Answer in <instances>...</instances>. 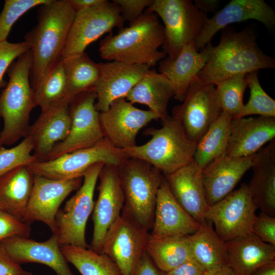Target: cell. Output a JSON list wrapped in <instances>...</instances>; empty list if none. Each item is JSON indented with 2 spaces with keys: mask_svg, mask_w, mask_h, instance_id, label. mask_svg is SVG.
<instances>
[{
  "mask_svg": "<svg viewBox=\"0 0 275 275\" xmlns=\"http://www.w3.org/2000/svg\"><path fill=\"white\" fill-rule=\"evenodd\" d=\"M37 13L36 25L24 36L32 54L33 90L61 60L76 14L67 0H49L39 6Z\"/></svg>",
  "mask_w": 275,
  "mask_h": 275,
  "instance_id": "6da1fadb",
  "label": "cell"
},
{
  "mask_svg": "<svg viewBox=\"0 0 275 275\" xmlns=\"http://www.w3.org/2000/svg\"><path fill=\"white\" fill-rule=\"evenodd\" d=\"M275 67L273 58L264 53L250 30H224L206 65L196 77L200 84L213 85L233 76Z\"/></svg>",
  "mask_w": 275,
  "mask_h": 275,
  "instance_id": "7a4b0ae2",
  "label": "cell"
},
{
  "mask_svg": "<svg viewBox=\"0 0 275 275\" xmlns=\"http://www.w3.org/2000/svg\"><path fill=\"white\" fill-rule=\"evenodd\" d=\"M164 40V27L158 16L145 11L116 35H110L101 40L98 50L105 60L151 67L167 56L158 50Z\"/></svg>",
  "mask_w": 275,
  "mask_h": 275,
  "instance_id": "3957f363",
  "label": "cell"
},
{
  "mask_svg": "<svg viewBox=\"0 0 275 275\" xmlns=\"http://www.w3.org/2000/svg\"><path fill=\"white\" fill-rule=\"evenodd\" d=\"M32 62L29 49L7 70L9 81L0 94V118L4 121L0 147L12 145L28 135L31 112L36 106L30 82Z\"/></svg>",
  "mask_w": 275,
  "mask_h": 275,
  "instance_id": "277c9868",
  "label": "cell"
},
{
  "mask_svg": "<svg viewBox=\"0 0 275 275\" xmlns=\"http://www.w3.org/2000/svg\"><path fill=\"white\" fill-rule=\"evenodd\" d=\"M161 121L160 128H149L144 132L151 136L146 143L121 150L128 158L145 161L167 175L193 160L197 143L187 137L173 117L168 116Z\"/></svg>",
  "mask_w": 275,
  "mask_h": 275,
  "instance_id": "5b68a950",
  "label": "cell"
},
{
  "mask_svg": "<svg viewBox=\"0 0 275 275\" xmlns=\"http://www.w3.org/2000/svg\"><path fill=\"white\" fill-rule=\"evenodd\" d=\"M118 171L124 196L121 214L151 230L163 175L150 163L134 158H127L118 167Z\"/></svg>",
  "mask_w": 275,
  "mask_h": 275,
  "instance_id": "8992f818",
  "label": "cell"
},
{
  "mask_svg": "<svg viewBox=\"0 0 275 275\" xmlns=\"http://www.w3.org/2000/svg\"><path fill=\"white\" fill-rule=\"evenodd\" d=\"M145 10L156 14L162 20L163 51L172 59L185 45L195 41L208 18L190 0H154Z\"/></svg>",
  "mask_w": 275,
  "mask_h": 275,
  "instance_id": "52a82bcc",
  "label": "cell"
},
{
  "mask_svg": "<svg viewBox=\"0 0 275 275\" xmlns=\"http://www.w3.org/2000/svg\"><path fill=\"white\" fill-rule=\"evenodd\" d=\"M128 157L105 138L85 149L66 153L52 160L27 166L34 174L54 180L82 178L92 166L103 163L120 166Z\"/></svg>",
  "mask_w": 275,
  "mask_h": 275,
  "instance_id": "ba28073f",
  "label": "cell"
},
{
  "mask_svg": "<svg viewBox=\"0 0 275 275\" xmlns=\"http://www.w3.org/2000/svg\"><path fill=\"white\" fill-rule=\"evenodd\" d=\"M105 164L98 163L85 173L84 182L77 192L59 209L56 216V231L60 245L88 248L86 227L93 212L94 190L100 172Z\"/></svg>",
  "mask_w": 275,
  "mask_h": 275,
  "instance_id": "9c48e42d",
  "label": "cell"
},
{
  "mask_svg": "<svg viewBox=\"0 0 275 275\" xmlns=\"http://www.w3.org/2000/svg\"><path fill=\"white\" fill-rule=\"evenodd\" d=\"M94 89L73 97L69 108L71 123L66 138L53 147L44 161L57 158L66 153L91 147L104 139L99 121V112L95 106Z\"/></svg>",
  "mask_w": 275,
  "mask_h": 275,
  "instance_id": "30bf717a",
  "label": "cell"
},
{
  "mask_svg": "<svg viewBox=\"0 0 275 275\" xmlns=\"http://www.w3.org/2000/svg\"><path fill=\"white\" fill-rule=\"evenodd\" d=\"M257 208L248 184L243 183L236 190L209 206L206 213L219 237L225 242L251 233Z\"/></svg>",
  "mask_w": 275,
  "mask_h": 275,
  "instance_id": "8fae6325",
  "label": "cell"
},
{
  "mask_svg": "<svg viewBox=\"0 0 275 275\" xmlns=\"http://www.w3.org/2000/svg\"><path fill=\"white\" fill-rule=\"evenodd\" d=\"M124 21L118 6L107 0L76 13L62 58L84 52L89 44L114 28H122Z\"/></svg>",
  "mask_w": 275,
  "mask_h": 275,
  "instance_id": "7c38bea8",
  "label": "cell"
},
{
  "mask_svg": "<svg viewBox=\"0 0 275 275\" xmlns=\"http://www.w3.org/2000/svg\"><path fill=\"white\" fill-rule=\"evenodd\" d=\"M148 231L121 214L107 231L101 254L106 255L116 264L121 275H135L146 251Z\"/></svg>",
  "mask_w": 275,
  "mask_h": 275,
  "instance_id": "4fadbf2b",
  "label": "cell"
},
{
  "mask_svg": "<svg viewBox=\"0 0 275 275\" xmlns=\"http://www.w3.org/2000/svg\"><path fill=\"white\" fill-rule=\"evenodd\" d=\"M222 112L215 86L200 84L195 78L182 103L174 107L172 117L187 137L197 144Z\"/></svg>",
  "mask_w": 275,
  "mask_h": 275,
  "instance_id": "5bb4252c",
  "label": "cell"
},
{
  "mask_svg": "<svg viewBox=\"0 0 275 275\" xmlns=\"http://www.w3.org/2000/svg\"><path fill=\"white\" fill-rule=\"evenodd\" d=\"M158 119V116L152 111L139 109L125 98L115 100L106 111L99 113L104 138L120 149L135 146L140 130L152 120Z\"/></svg>",
  "mask_w": 275,
  "mask_h": 275,
  "instance_id": "9a60e30c",
  "label": "cell"
},
{
  "mask_svg": "<svg viewBox=\"0 0 275 275\" xmlns=\"http://www.w3.org/2000/svg\"><path fill=\"white\" fill-rule=\"evenodd\" d=\"M98 178V197L92 212L94 228L90 249L101 254L105 235L110 227L121 215L124 204L118 167L104 164Z\"/></svg>",
  "mask_w": 275,
  "mask_h": 275,
  "instance_id": "2e32d148",
  "label": "cell"
},
{
  "mask_svg": "<svg viewBox=\"0 0 275 275\" xmlns=\"http://www.w3.org/2000/svg\"><path fill=\"white\" fill-rule=\"evenodd\" d=\"M82 178L54 180L34 175L31 195L22 221L43 222L56 231V216L66 198L81 185Z\"/></svg>",
  "mask_w": 275,
  "mask_h": 275,
  "instance_id": "e0dca14e",
  "label": "cell"
},
{
  "mask_svg": "<svg viewBox=\"0 0 275 275\" xmlns=\"http://www.w3.org/2000/svg\"><path fill=\"white\" fill-rule=\"evenodd\" d=\"M250 19L259 21L268 29H272L275 25V12L263 0H232L207 19L195 41L196 49H202L211 43L215 34L229 24Z\"/></svg>",
  "mask_w": 275,
  "mask_h": 275,
  "instance_id": "ac0fdd59",
  "label": "cell"
},
{
  "mask_svg": "<svg viewBox=\"0 0 275 275\" xmlns=\"http://www.w3.org/2000/svg\"><path fill=\"white\" fill-rule=\"evenodd\" d=\"M0 244L16 263H38L52 269L57 275H74L64 256L57 235L39 242L27 237L13 236L0 241Z\"/></svg>",
  "mask_w": 275,
  "mask_h": 275,
  "instance_id": "d6986e66",
  "label": "cell"
},
{
  "mask_svg": "<svg viewBox=\"0 0 275 275\" xmlns=\"http://www.w3.org/2000/svg\"><path fill=\"white\" fill-rule=\"evenodd\" d=\"M99 65V75L94 90L97 97L95 106L99 112L106 111L115 100L125 98L151 68L118 61L100 63Z\"/></svg>",
  "mask_w": 275,
  "mask_h": 275,
  "instance_id": "ffe728a7",
  "label": "cell"
},
{
  "mask_svg": "<svg viewBox=\"0 0 275 275\" xmlns=\"http://www.w3.org/2000/svg\"><path fill=\"white\" fill-rule=\"evenodd\" d=\"M69 102L65 98L41 111L30 126L27 136L32 141L37 161H44L55 145L67 136L71 123Z\"/></svg>",
  "mask_w": 275,
  "mask_h": 275,
  "instance_id": "44dd1931",
  "label": "cell"
},
{
  "mask_svg": "<svg viewBox=\"0 0 275 275\" xmlns=\"http://www.w3.org/2000/svg\"><path fill=\"white\" fill-rule=\"evenodd\" d=\"M275 139V117H241L231 119L226 154L252 156Z\"/></svg>",
  "mask_w": 275,
  "mask_h": 275,
  "instance_id": "7402d4cb",
  "label": "cell"
},
{
  "mask_svg": "<svg viewBox=\"0 0 275 275\" xmlns=\"http://www.w3.org/2000/svg\"><path fill=\"white\" fill-rule=\"evenodd\" d=\"M254 155L233 157L222 155L202 170V179L208 205L211 206L230 193L253 163Z\"/></svg>",
  "mask_w": 275,
  "mask_h": 275,
  "instance_id": "603a6c76",
  "label": "cell"
},
{
  "mask_svg": "<svg viewBox=\"0 0 275 275\" xmlns=\"http://www.w3.org/2000/svg\"><path fill=\"white\" fill-rule=\"evenodd\" d=\"M173 196L200 225L209 208L202 179V170L193 160L175 172L163 175Z\"/></svg>",
  "mask_w": 275,
  "mask_h": 275,
  "instance_id": "cb8c5ba5",
  "label": "cell"
},
{
  "mask_svg": "<svg viewBox=\"0 0 275 275\" xmlns=\"http://www.w3.org/2000/svg\"><path fill=\"white\" fill-rule=\"evenodd\" d=\"M213 47L210 43L199 52L193 42L185 45L175 59L167 57L159 62V73L171 82L177 100L183 101L191 84L206 65Z\"/></svg>",
  "mask_w": 275,
  "mask_h": 275,
  "instance_id": "d4e9b609",
  "label": "cell"
},
{
  "mask_svg": "<svg viewBox=\"0 0 275 275\" xmlns=\"http://www.w3.org/2000/svg\"><path fill=\"white\" fill-rule=\"evenodd\" d=\"M200 225L175 199L164 177L157 193L150 236L161 238L189 235Z\"/></svg>",
  "mask_w": 275,
  "mask_h": 275,
  "instance_id": "484cf974",
  "label": "cell"
},
{
  "mask_svg": "<svg viewBox=\"0 0 275 275\" xmlns=\"http://www.w3.org/2000/svg\"><path fill=\"white\" fill-rule=\"evenodd\" d=\"M249 189L257 208L275 217V139L254 154Z\"/></svg>",
  "mask_w": 275,
  "mask_h": 275,
  "instance_id": "4316f807",
  "label": "cell"
},
{
  "mask_svg": "<svg viewBox=\"0 0 275 275\" xmlns=\"http://www.w3.org/2000/svg\"><path fill=\"white\" fill-rule=\"evenodd\" d=\"M225 243L228 265L236 275H252L261 266L275 262V246L253 233Z\"/></svg>",
  "mask_w": 275,
  "mask_h": 275,
  "instance_id": "83f0119b",
  "label": "cell"
},
{
  "mask_svg": "<svg viewBox=\"0 0 275 275\" xmlns=\"http://www.w3.org/2000/svg\"><path fill=\"white\" fill-rule=\"evenodd\" d=\"M27 166L16 167L0 177V210L22 221L34 183Z\"/></svg>",
  "mask_w": 275,
  "mask_h": 275,
  "instance_id": "f1b7e54d",
  "label": "cell"
},
{
  "mask_svg": "<svg viewBox=\"0 0 275 275\" xmlns=\"http://www.w3.org/2000/svg\"><path fill=\"white\" fill-rule=\"evenodd\" d=\"M174 97L170 80L162 74L149 69L127 93L125 98L131 103L145 105L161 120L168 117V105Z\"/></svg>",
  "mask_w": 275,
  "mask_h": 275,
  "instance_id": "f546056e",
  "label": "cell"
},
{
  "mask_svg": "<svg viewBox=\"0 0 275 275\" xmlns=\"http://www.w3.org/2000/svg\"><path fill=\"white\" fill-rule=\"evenodd\" d=\"M188 237L193 258L206 270L228 264L226 243L217 234L210 221L206 220Z\"/></svg>",
  "mask_w": 275,
  "mask_h": 275,
  "instance_id": "4dcf8cb0",
  "label": "cell"
},
{
  "mask_svg": "<svg viewBox=\"0 0 275 275\" xmlns=\"http://www.w3.org/2000/svg\"><path fill=\"white\" fill-rule=\"evenodd\" d=\"M188 236L154 238L149 234L146 251L156 265L167 272L194 258Z\"/></svg>",
  "mask_w": 275,
  "mask_h": 275,
  "instance_id": "1f68e13d",
  "label": "cell"
},
{
  "mask_svg": "<svg viewBox=\"0 0 275 275\" xmlns=\"http://www.w3.org/2000/svg\"><path fill=\"white\" fill-rule=\"evenodd\" d=\"M66 75V98L71 100L77 95L94 89L99 75V65L86 52L62 58Z\"/></svg>",
  "mask_w": 275,
  "mask_h": 275,
  "instance_id": "d6a6232c",
  "label": "cell"
},
{
  "mask_svg": "<svg viewBox=\"0 0 275 275\" xmlns=\"http://www.w3.org/2000/svg\"><path fill=\"white\" fill-rule=\"evenodd\" d=\"M232 119L223 112L197 144L193 160L202 170L226 154Z\"/></svg>",
  "mask_w": 275,
  "mask_h": 275,
  "instance_id": "836d02e7",
  "label": "cell"
},
{
  "mask_svg": "<svg viewBox=\"0 0 275 275\" xmlns=\"http://www.w3.org/2000/svg\"><path fill=\"white\" fill-rule=\"evenodd\" d=\"M61 249L67 261L81 275H121L116 264L104 254L73 245L61 246Z\"/></svg>",
  "mask_w": 275,
  "mask_h": 275,
  "instance_id": "e575fe53",
  "label": "cell"
},
{
  "mask_svg": "<svg viewBox=\"0 0 275 275\" xmlns=\"http://www.w3.org/2000/svg\"><path fill=\"white\" fill-rule=\"evenodd\" d=\"M67 81L62 60L34 91L35 103L43 111L66 98Z\"/></svg>",
  "mask_w": 275,
  "mask_h": 275,
  "instance_id": "d590c367",
  "label": "cell"
},
{
  "mask_svg": "<svg viewBox=\"0 0 275 275\" xmlns=\"http://www.w3.org/2000/svg\"><path fill=\"white\" fill-rule=\"evenodd\" d=\"M248 86L245 74H239L223 80L215 86V94L222 111L232 118L242 111L243 97Z\"/></svg>",
  "mask_w": 275,
  "mask_h": 275,
  "instance_id": "8d00e7d4",
  "label": "cell"
},
{
  "mask_svg": "<svg viewBox=\"0 0 275 275\" xmlns=\"http://www.w3.org/2000/svg\"><path fill=\"white\" fill-rule=\"evenodd\" d=\"M258 71L245 74L250 96L248 102L237 118L257 115L265 117H275V100L263 90L258 78Z\"/></svg>",
  "mask_w": 275,
  "mask_h": 275,
  "instance_id": "74e56055",
  "label": "cell"
},
{
  "mask_svg": "<svg viewBox=\"0 0 275 275\" xmlns=\"http://www.w3.org/2000/svg\"><path fill=\"white\" fill-rule=\"evenodd\" d=\"M33 144L31 139L27 136L17 146L10 148L0 147V177L20 166H28L37 161L32 154Z\"/></svg>",
  "mask_w": 275,
  "mask_h": 275,
  "instance_id": "f35d334b",
  "label": "cell"
},
{
  "mask_svg": "<svg viewBox=\"0 0 275 275\" xmlns=\"http://www.w3.org/2000/svg\"><path fill=\"white\" fill-rule=\"evenodd\" d=\"M49 0H6L0 14V42L7 40L16 20L32 8L47 3Z\"/></svg>",
  "mask_w": 275,
  "mask_h": 275,
  "instance_id": "ab89813d",
  "label": "cell"
},
{
  "mask_svg": "<svg viewBox=\"0 0 275 275\" xmlns=\"http://www.w3.org/2000/svg\"><path fill=\"white\" fill-rule=\"evenodd\" d=\"M30 49L24 41L11 43L7 40L0 42V88H5L7 82L3 76L10 65L19 56Z\"/></svg>",
  "mask_w": 275,
  "mask_h": 275,
  "instance_id": "60d3db41",
  "label": "cell"
},
{
  "mask_svg": "<svg viewBox=\"0 0 275 275\" xmlns=\"http://www.w3.org/2000/svg\"><path fill=\"white\" fill-rule=\"evenodd\" d=\"M30 224L0 210V241L13 236L29 238L31 232Z\"/></svg>",
  "mask_w": 275,
  "mask_h": 275,
  "instance_id": "b9f144b4",
  "label": "cell"
},
{
  "mask_svg": "<svg viewBox=\"0 0 275 275\" xmlns=\"http://www.w3.org/2000/svg\"><path fill=\"white\" fill-rule=\"evenodd\" d=\"M251 232L264 242L275 246V217L262 212L256 215Z\"/></svg>",
  "mask_w": 275,
  "mask_h": 275,
  "instance_id": "7bdbcfd3",
  "label": "cell"
},
{
  "mask_svg": "<svg viewBox=\"0 0 275 275\" xmlns=\"http://www.w3.org/2000/svg\"><path fill=\"white\" fill-rule=\"evenodd\" d=\"M153 0H113L119 8L124 21H133L152 3Z\"/></svg>",
  "mask_w": 275,
  "mask_h": 275,
  "instance_id": "ee69618b",
  "label": "cell"
},
{
  "mask_svg": "<svg viewBox=\"0 0 275 275\" xmlns=\"http://www.w3.org/2000/svg\"><path fill=\"white\" fill-rule=\"evenodd\" d=\"M0 275H33L14 262L0 244Z\"/></svg>",
  "mask_w": 275,
  "mask_h": 275,
  "instance_id": "f6af8a7d",
  "label": "cell"
},
{
  "mask_svg": "<svg viewBox=\"0 0 275 275\" xmlns=\"http://www.w3.org/2000/svg\"><path fill=\"white\" fill-rule=\"evenodd\" d=\"M205 270L201 264L192 258L166 272V275H203Z\"/></svg>",
  "mask_w": 275,
  "mask_h": 275,
  "instance_id": "bcb514c9",
  "label": "cell"
},
{
  "mask_svg": "<svg viewBox=\"0 0 275 275\" xmlns=\"http://www.w3.org/2000/svg\"><path fill=\"white\" fill-rule=\"evenodd\" d=\"M135 275H166V272L156 265L146 251L138 264Z\"/></svg>",
  "mask_w": 275,
  "mask_h": 275,
  "instance_id": "7dc6e473",
  "label": "cell"
},
{
  "mask_svg": "<svg viewBox=\"0 0 275 275\" xmlns=\"http://www.w3.org/2000/svg\"><path fill=\"white\" fill-rule=\"evenodd\" d=\"M70 6L77 13L100 4L104 0H67Z\"/></svg>",
  "mask_w": 275,
  "mask_h": 275,
  "instance_id": "c3c4849f",
  "label": "cell"
},
{
  "mask_svg": "<svg viewBox=\"0 0 275 275\" xmlns=\"http://www.w3.org/2000/svg\"><path fill=\"white\" fill-rule=\"evenodd\" d=\"M194 4L200 11L207 14V12L215 11L218 7L219 1L217 0H196L195 1Z\"/></svg>",
  "mask_w": 275,
  "mask_h": 275,
  "instance_id": "681fc988",
  "label": "cell"
},
{
  "mask_svg": "<svg viewBox=\"0 0 275 275\" xmlns=\"http://www.w3.org/2000/svg\"><path fill=\"white\" fill-rule=\"evenodd\" d=\"M203 275H236L228 264L210 270H206Z\"/></svg>",
  "mask_w": 275,
  "mask_h": 275,
  "instance_id": "f907efd6",
  "label": "cell"
},
{
  "mask_svg": "<svg viewBox=\"0 0 275 275\" xmlns=\"http://www.w3.org/2000/svg\"><path fill=\"white\" fill-rule=\"evenodd\" d=\"M252 275H275V262L261 266Z\"/></svg>",
  "mask_w": 275,
  "mask_h": 275,
  "instance_id": "816d5d0a",
  "label": "cell"
}]
</instances>
